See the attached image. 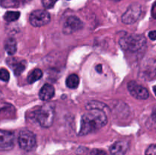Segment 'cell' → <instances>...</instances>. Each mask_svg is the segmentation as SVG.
I'll use <instances>...</instances> for the list:
<instances>
[{
	"label": "cell",
	"mask_w": 156,
	"mask_h": 155,
	"mask_svg": "<svg viewBox=\"0 0 156 155\" xmlns=\"http://www.w3.org/2000/svg\"><path fill=\"white\" fill-rule=\"evenodd\" d=\"M108 123V118L103 109H91L84 114L81 119L79 136L88 135L101 129Z\"/></svg>",
	"instance_id": "6da1fadb"
},
{
	"label": "cell",
	"mask_w": 156,
	"mask_h": 155,
	"mask_svg": "<svg viewBox=\"0 0 156 155\" xmlns=\"http://www.w3.org/2000/svg\"><path fill=\"white\" fill-rule=\"evenodd\" d=\"M119 44L125 51L138 53L144 50L146 46V40L143 35L127 34L120 38Z\"/></svg>",
	"instance_id": "7a4b0ae2"
},
{
	"label": "cell",
	"mask_w": 156,
	"mask_h": 155,
	"mask_svg": "<svg viewBox=\"0 0 156 155\" xmlns=\"http://www.w3.org/2000/svg\"><path fill=\"white\" fill-rule=\"evenodd\" d=\"M55 117V108L52 103H46L33 112V118L41 126L49 128L53 125Z\"/></svg>",
	"instance_id": "3957f363"
},
{
	"label": "cell",
	"mask_w": 156,
	"mask_h": 155,
	"mask_svg": "<svg viewBox=\"0 0 156 155\" xmlns=\"http://www.w3.org/2000/svg\"><path fill=\"white\" fill-rule=\"evenodd\" d=\"M18 141L20 147L25 151L33 150L37 144V140L34 134L27 129H24L20 132Z\"/></svg>",
	"instance_id": "277c9868"
},
{
	"label": "cell",
	"mask_w": 156,
	"mask_h": 155,
	"mask_svg": "<svg viewBox=\"0 0 156 155\" xmlns=\"http://www.w3.org/2000/svg\"><path fill=\"white\" fill-rule=\"evenodd\" d=\"M51 20L50 15L45 10H35L31 12L29 17V21L35 27H43L49 24Z\"/></svg>",
	"instance_id": "5b68a950"
},
{
	"label": "cell",
	"mask_w": 156,
	"mask_h": 155,
	"mask_svg": "<svg viewBox=\"0 0 156 155\" xmlns=\"http://www.w3.org/2000/svg\"><path fill=\"white\" fill-rule=\"evenodd\" d=\"M143 12L142 6L140 4H133L127 9L122 16V21L126 24H131L137 21Z\"/></svg>",
	"instance_id": "8992f818"
},
{
	"label": "cell",
	"mask_w": 156,
	"mask_h": 155,
	"mask_svg": "<svg viewBox=\"0 0 156 155\" xmlns=\"http://www.w3.org/2000/svg\"><path fill=\"white\" fill-rule=\"evenodd\" d=\"M128 91L131 96L138 100H146L149 98V93L146 88L137 84L135 81H131L128 83Z\"/></svg>",
	"instance_id": "52a82bcc"
},
{
	"label": "cell",
	"mask_w": 156,
	"mask_h": 155,
	"mask_svg": "<svg viewBox=\"0 0 156 155\" xmlns=\"http://www.w3.org/2000/svg\"><path fill=\"white\" fill-rule=\"evenodd\" d=\"M83 22L76 16H70L66 20L64 23L62 32L65 34L69 35L81 30L83 27Z\"/></svg>",
	"instance_id": "ba28073f"
},
{
	"label": "cell",
	"mask_w": 156,
	"mask_h": 155,
	"mask_svg": "<svg viewBox=\"0 0 156 155\" xmlns=\"http://www.w3.org/2000/svg\"><path fill=\"white\" fill-rule=\"evenodd\" d=\"M15 137L12 132L0 129V148L10 150L15 145Z\"/></svg>",
	"instance_id": "9c48e42d"
},
{
	"label": "cell",
	"mask_w": 156,
	"mask_h": 155,
	"mask_svg": "<svg viewBox=\"0 0 156 155\" xmlns=\"http://www.w3.org/2000/svg\"><path fill=\"white\" fill-rule=\"evenodd\" d=\"M129 147L127 141H118L110 147V152L112 155H125L129 150Z\"/></svg>",
	"instance_id": "30bf717a"
},
{
	"label": "cell",
	"mask_w": 156,
	"mask_h": 155,
	"mask_svg": "<svg viewBox=\"0 0 156 155\" xmlns=\"http://www.w3.org/2000/svg\"><path fill=\"white\" fill-rule=\"evenodd\" d=\"M7 64L13 70L15 75L19 76L26 68L27 62L24 60L18 61L15 58H9L7 59Z\"/></svg>",
	"instance_id": "8fae6325"
},
{
	"label": "cell",
	"mask_w": 156,
	"mask_h": 155,
	"mask_svg": "<svg viewBox=\"0 0 156 155\" xmlns=\"http://www.w3.org/2000/svg\"><path fill=\"white\" fill-rule=\"evenodd\" d=\"M55 90L53 85L50 84H45L40 91L39 97L43 101H48L53 98Z\"/></svg>",
	"instance_id": "7c38bea8"
},
{
	"label": "cell",
	"mask_w": 156,
	"mask_h": 155,
	"mask_svg": "<svg viewBox=\"0 0 156 155\" xmlns=\"http://www.w3.org/2000/svg\"><path fill=\"white\" fill-rule=\"evenodd\" d=\"M4 48L9 55H14L17 51V42L15 38L9 37L5 40Z\"/></svg>",
	"instance_id": "4fadbf2b"
},
{
	"label": "cell",
	"mask_w": 156,
	"mask_h": 155,
	"mask_svg": "<svg viewBox=\"0 0 156 155\" xmlns=\"http://www.w3.org/2000/svg\"><path fill=\"white\" fill-rule=\"evenodd\" d=\"M30 1L31 0H1V5L5 8H18Z\"/></svg>",
	"instance_id": "5bb4252c"
},
{
	"label": "cell",
	"mask_w": 156,
	"mask_h": 155,
	"mask_svg": "<svg viewBox=\"0 0 156 155\" xmlns=\"http://www.w3.org/2000/svg\"><path fill=\"white\" fill-rule=\"evenodd\" d=\"M66 84L70 89H76L79 84V76L76 74H72L69 75L66 81Z\"/></svg>",
	"instance_id": "9a60e30c"
},
{
	"label": "cell",
	"mask_w": 156,
	"mask_h": 155,
	"mask_svg": "<svg viewBox=\"0 0 156 155\" xmlns=\"http://www.w3.org/2000/svg\"><path fill=\"white\" fill-rule=\"evenodd\" d=\"M43 76V71L39 68L33 70L27 76V82L29 84H33L37 81L40 80Z\"/></svg>",
	"instance_id": "2e32d148"
},
{
	"label": "cell",
	"mask_w": 156,
	"mask_h": 155,
	"mask_svg": "<svg viewBox=\"0 0 156 155\" xmlns=\"http://www.w3.org/2000/svg\"><path fill=\"white\" fill-rule=\"evenodd\" d=\"M20 17L19 12H7L3 16V18L7 22H13L17 21Z\"/></svg>",
	"instance_id": "e0dca14e"
},
{
	"label": "cell",
	"mask_w": 156,
	"mask_h": 155,
	"mask_svg": "<svg viewBox=\"0 0 156 155\" xmlns=\"http://www.w3.org/2000/svg\"><path fill=\"white\" fill-rule=\"evenodd\" d=\"M10 78V74L5 68H0V80L2 81H9Z\"/></svg>",
	"instance_id": "ac0fdd59"
},
{
	"label": "cell",
	"mask_w": 156,
	"mask_h": 155,
	"mask_svg": "<svg viewBox=\"0 0 156 155\" xmlns=\"http://www.w3.org/2000/svg\"><path fill=\"white\" fill-rule=\"evenodd\" d=\"M58 0H42L43 5L46 9H51L54 6Z\"/></svg>",
	"instance_id": "d6986e66"
},
{
	"label": "cell",
	"mask_w": 156,
	"mask_h": 155,
	"mask_svg": "<svg viewBox=\"0 0 156 155\" xmlns=\"http://www.w3.org/2000/svg\"><path fill=\"white\" fill-rule=\"evenodd\" d=\"M146 155H156L155 144H152V145H150L147 149H146Z\"/></svg>",
	"instance_id": "ffe728a7"
},
{
	"label": "cell",
	"mask_w": 156,
	"mask_h": 155,
	"mask_svg": "<svg viewBox=\"0 0 156 155\" xmlns=\"http://www.w3.org/2000/svg\"><path fill=\"white\" fill-rule=\"evenodd\" d=\"M90 155H108L106 151L101 149H94L91 151Z\"/></svg>",
	"instance_id": "44dd1931"
},
{
	"label": "cell",
	"mask_w": 156,
	"mask_h": 155,
	"mask_svg": "<svg viewBox=\"0 0 156 155\" xmlns=\"http://www.w3.org/2000/svg\"><path fill=\"white\" fill-rule=\"evenodd\" d=\"M149 38H150V40H152V41H155V38H156L155 30H152V31L149 32Z\"/></svg>",
	"instance_id": "7402d4cb"
},
{
	"label": "cell",
	"mask_w": 156,
	"mask_h": 155,
	"mask_svg": "<svg viewBox=\"0 0 156 155\" xmlns=\"http://www.w3.org/2000/svg\"><path fill=\"white\" fill-rule=\"evenodd\" d=\"M152 17H153L154 18H155V3H154L153 6H152Z\"/></svg>",
	"instance_id": "603a6c76"
},
{
	"label": "cell",
	"mask_w": 156,
	"mask_h": 155,
	"mask_svg": "<svg viewBox=\"0 0 156 155\" xmlns=\"http://www.w3.org/2000/svg\"><path fill=\"white\" fill-rule=\"evenodd\" d=\"M96 69H97V71H98L99 73H101L102 71V65H98L97 67H96Z\"/></svg>",
	"instance_id": "cb8c5ba5"
},
{
	"label": "cell",
	"mask_w": 156,
	"mask_h": 155,
	"mask_svg": "<svg viewBox=\"0 0 156 155\" xmlns=\"http://www.w3.org/2000/svg\"><path fill=\"white\" fill-rule=\"evenodd\" d=\"M113 1H115V2H118V1H120V0H113Z\"/></svg>",
	"instance_id": "d4e9b609"
}]
</instances>
